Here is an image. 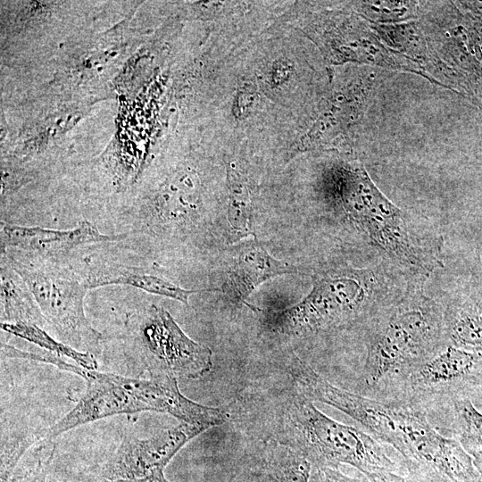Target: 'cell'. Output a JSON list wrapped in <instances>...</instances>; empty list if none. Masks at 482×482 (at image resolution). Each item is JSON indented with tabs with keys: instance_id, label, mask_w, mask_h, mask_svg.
Returning <instances> with one entry per match:
<instances>
[{
	"instance_id": "6da1fadb",
	"label": "cell",
	"mask_w": 482,
	"mask_h": 482,
	"mask_svg": "<svg viewBox=\"0 0 482 482\" xmlns=\"http://www.w3.org/2000/svg\"><path fill=\"white\" fill-rule=\"evenodd\" d=\"M290 374L299 394L346 414L378 441L397 451L403 461L428 467L458 482H482L460 442L435 428L423 409L338 387L303 361L292 366Z\"/></svg>"
},
{
	"instance_id": "7a4b0ae2",
	"label": "cell",
	"mask_w": 482,
	"mask_h": 482,
	"mask_svg": "<svg viewBox=\"0 0 482 482\" xmlns=\"http://www.w3.org/2000/svg\"><path fill=\"white\" fill-rule=\"evenodd\" d=\"M362 326L357 393L371 398L389 400L412 369L447 345L443 308L420 289H409Z\"/></svg>"
},
{
	"instance_id": "3957f363",
	"label": "cell",
	"mask_w": 482,
	"mask_h": 482,
	"mask_svg": "<svg viewBox=\"0 0 482 482\" xmlns=\"http://www.w3.org/2000/svg\"><path fill=\"white\" fill-rule=\"evenodd\" d=\"M331 194L353 226L369 244L402 264L431 270L440 262L406 212L375 185L364 167L345 163L332 171Z\"/></svg>"
},
{
	"instance_id": "277c9868",
	"label": "cell",
	"mask_w": 482,
	"mask_h": 482,
	"mask_svg": "<svg viewBox=\"0 0 482 482\" xmlns=\"http://www.w3.org/2000/svg\"><path fill=\"white\" fill-rule=\"evenodd\" d=\"M381 273L372 268H337L313 279L312 291L297 304L271 312L270 328L282 334L313 336L363 325L393 302L385 297Z\"/></svg>"
},
{
	"instance_id": "5b68a950",
	"label": "cell",
	"mask_w": 482,
	"mask_h": 482,
	"mask_svg": "<svg viewBox=\"0 0 482 482\" xmlns=\"http://www.w3.org/2000/svg\"><path fill=\"white\" fill-rule=\"evenodd\" d=\"M1 254L22 278L60 341L82 352L93 353L99 348L102 335L84 309L89 288L77 266L68 260H45L11 251Z\"/></svg>"
},
{
	"instance_id": "8992f818",
	"label": "cell",
	"mask_w": 482,
	"mask_h": 482,
	"mask_svg": "<svg viewBox=\"0 0 482 482\" xmlns=\"http://www.w3.org/2000/svg\"><path fill=\"white\" fill-rule=\"evenodd\" d=\"M286 415L297 441L293 446L306 455L312 469L345 464L372 478L404 467L403 460H392L382 443L365 430L331 419L299 393L292 396Z\"/></svg>"
},
{
	"instance_id": "52a82bcc",
	"label": "cell",
	"mask_w": 482,
	"mask_h": 482,
	"mask_svg": "<svg viewBox=\"0 0 482 482\" xmlns=\"http://www.w3.org/2000/svg\"><path fill=\"white\" fill-rule=\"evenodd\" d=\"M125 328L127 351L150 377L196 379L212 369V350L190 338L162 307L130 314Z\"/></svg>"
},
{
	"instance_id": "ba28073f",
	"label": "cell",
	"mask_w": 482,
	"mask_h": 482,
	"mask_svg": "<svg viewBox=\"0 0 482 482\" xmlns=\"http://www.w3.org/2000/svg\"><path fill=\"white\" fill-rule=\"evenodd\" d=\"M481 384L482 353L445 345L412 369L389 400L410 403L428 414L436 406L469 397Z\"/></svg>"
},
{
	"instance_id": "9c48e42d",
	"label": "cell",
	"mask_w": 482,
	"mask_h": 482,
	"mask_svg": "<svg viewBox=\"0 0 482 482\" xmlns=\"http://www.w3.org/2000/svg\"><path fill=\"white\" fill-rule=\"evenodd\" d=\"M77 376L86 380V389L65 415L40 430L41 441H52L79 426L120 414L145 411L132 387L130 377L80 368Z\"/></svg>"
},
{
	"instance_id": "30bf717a",
	"label": "cell",
	"mask_w": 482,
	"mask_h": 482,
	"mask_svg": "<svg viewBox=\"0 0 482 482\" xmlns=\"http://www.w3.org/2000/svg\"><path fill=\"white\" fill-rule=\"evenodd\" d=\"M207 429L180 421L149 437H127L104 465V473L107 479H120L163 470L183 446Z\"/></svg>"
},
{
	"instance_id": "8fae6325",
	"label": "cell",
	"mask_w": 482,
	"mask_h": 482,
	"mask_svg": "<svg viewBox=\"0 0 482 482\" xmlns=\"http://www.w3.org/2000/svg\"><path fill=\"white\" fill-rule=\"evenodd\" d=\"M1 252L11 251L31 257L64 261L77 248L126 239L129 234H103L93 223L80 221L71 229L26 227L1 222Z\"/></svg>"
},
{
	"instance_id": "7c38bea8",
	"label": "cell",
	"mask_w": 482,
	"mask_h": 482,
	"mask_svg": "<svg viewBox=\"0 0 482 482\" xmlns=\"http://www.w3.org/2000/svg\"><path fill=\"white\" fill-rule=\"evenodd\" d=\"M89 289L123 285L133 287L147 293L165 296L188 304L191 295L207 290L186 289L140 268L121 262L88 255L77 266Z\"/></svg>"
},
{
	"instance_id": "4fadbf2b",
	"label": "cell",
	"mask_w": 482,
	"mask_h": 482,
	"mask_svg": "<svg viewBox=\"0 0 482 482\" xmlns=\"http://www.w3.org/2000/svg\"><path fill=\"white\" fill-rule=\"evenodd\" d=\"M231 254L227 287L243 303L264 281L297 272L293 265L273 258L257 241H249L237 246Z\"/></svg>"
},
{
	"instance_id": "5bb4252c",
	"label": "cell",
	"mask_w": 482,
	"mask_h": 482,
	"mask_svg": "<svg viewBox=\"0 0 482 482\" xmlns=\"http://www.w3.org/2000/svg\"><path fill=\"white\" fill-rule=\"evenodd\" d=\"M447 345L482 353V289L462 293L443 308Z\"/></svg>"
},
{
	"instance_id": "9a60e30c",
	"label": "cell",
	"mask_w": 482,
	"mask_h": 482,
	"mask_svg": "<svg viewBox=\"0 0 482 482\" xmlns=\"http://www.w3.org/2000/svg\"><path fill=\"white\" fill-rule=\"evenodd\" d=\"M1 322L47 323L20 275L1 259Z\"/></svg>"
},
{
	"instance_id": "2e32d148",
	"label": "cell",
	"mask_w": 482,
	"mask_h": 482,
	"mask_svg": "<svg viewBox=\"0 0 482 482\" xmlns=\"http://www.w3.org/2000/svg\"><path fill=\"white\" fill-rule=\"evenodd\" d=\"M312 465L298 448L270 444L264 453L259 482H311Z\"/></svg>"
},
{
	"instance_id": "e0dca14e",
	"label": "cell",
	"mask_w": 482,
	"mask_h": 482,
	"mask_svg": "<svg viewBox=\"0 0 482 482\" xmlns=\"http://www.w3.org/2000/svg\"><path fill=\"white\" fill-rule=\"evenodd\" d=\"M446 405L452 413L454 438L470 454L482 477V412L469 397L453 399Z\"/></svg>"
},
{
	"instance_id": "ac0fdd59",
	"label": "cell",
	"mask_w": 482,
	"mask_h": 482,
	"mask_svg": "<svg viewBox=\"0 0 482 482\" xmlns=\"http://www.w3.org/2000/svg\"><path fill=\"white\" fill-rule=\"evenodd\" d=\"M46 326L35 322H1L2 330L31 342L45 351L71 362L89 370H96L98 364L94 353L77 350L54 338L46 329Z\"/></svg>"
},
{
	"instance_id": "d6986e66",
	"label": "cell",
	"mask_w": 482,
	"mask_h": 482,
	"mask_svg": "<svg viewBox=\"0 0 482 482\" xmlns=\"http://www.w3.org/2000/svg\"><path fill=\"white\" fill-rule=\"evenodd\" d=\"M354 7L364 18L382 23L403 21L418 13V4L411 1H362Z\"/></svg>"
},
{
	"instance_id": "ffe728a7",
	"label": "cell",
	"mask_w": 482,
	"mask_h": 482,
	"mask_svg": "<svg viewBox=\"0 0 482 482\" xmlns=\"http://www.w3.org/2000/svg\"><path fill=\"white\" fill-rule=\"evenodd\" d=\"M403 470L365 478L366 482H453V479L428 467L406 461H403Z\"/></svg>"
},
{
	"instance_id": "44dd1931",
	"label": "cell",
	"mask_w": 482,
	"mask_h": 482,
	"mask_svg": "<svg viewBox=\"0 0 482 482\" xmlns=\"http://www.w3.org/2000/svg\"><path fill=\"white\" fill-rule=\"evenodd\" d=\"M54 449L53 445H42L36 452L33 462L25 470L16 475L12 482H46Z\"/></svg>"
},
{
	"instance_id": "7402d4cb",
	"label": "cell",
	"mask_w": 482,
	"mask_h": 482,
	"mask_svg": "<svg viewBox=\"0 0 482 482\" xmlns=\"http://www.w3.org/2000/svg\"><path fill=\"white\" fill-rule=\"evenodd\" d=\"M311 482H366L345 475L339 469L320 467L312 469Z\"/></svg>"
},
{
	"instance_id": "603a6c76",
	"label": "cell",
	"mask_w": 482,
	"mask_h": 482,
	"mask_svg": "<svg viewBox=\"0 0 482 482\" xmlns=\"http://www.w3.org/2000/svg\"><path fill=\"white\" fill-rule=\"evenodd\" d=\"M103 482H169L163 474V470H155L148 475L120 479H105Z\"/></svg>"
},
{
	"instance_id": "cb8c5ba5",
	"label": "cell",
	"mask_w": 482,
	"mask_h": 482,
	"mask_svg": "<svg viewBox=\"0 0 482 482\" xmlns=\"http://www.w3.org/2000/svg\"><path fill=\"white\" fill-rule=\"evenodd\" d=\"M482 112V111H481Z\"/></svg>"
}]
</instances>
